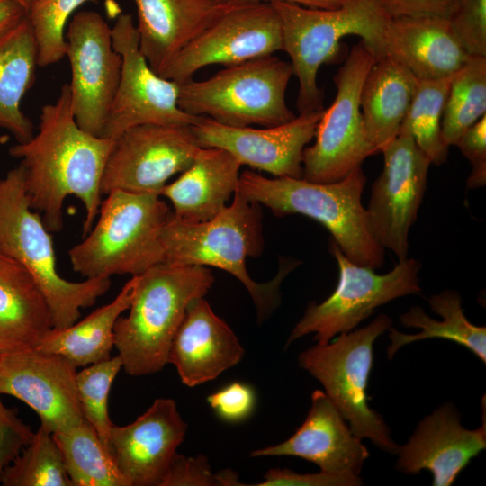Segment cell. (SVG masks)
<instances>
[{
    "label": "cell",
    "mask_w": 486,
    "mask_h": 486,
    "mask_svg": "<svg viewBox=\"0 0 486 486\" xmlns=\"http://www.w3.org/2000/svg\"><path fill=\"white\" fill-rule=\"evenodd\" d=\"M0 482L4 486H73L53 434L41 425L4 471Z\"/></svg>",
    "instance_id": "836d02e7"
},
{
    "label": "cell",
    "mask_w": 486,
    "mask_h": 486,
    "mask_svg": "<svg viewBox=\"0 0 486 486\" xmlns=\"http://www.w3.org/2000/svg\"><path fill=\"white\" fill-rule=\"evenodd\" d=\"M259 206L236 191L232 202L207 221L186 222L171 213L160 239L164 262L213 266L236 277L249 292L262 320L277 307L282 281L301 262L285 260L275 277L266 283L250 277L246 259L258 256L264 247Z\"/></svg>",
    "instance_id": "7a4b0ae2"
},
{
    "label": "cell",
    "mask_w": 486,
    "mask_h": 486,
    "mask_svg": "<svg viewBox=\"0 0 486 486\" xmlns=\"http://www.w3.org/2000/svg\"><path fill=\"white\" fill-rule=\"evenodd\" d=\"M365 183L361 166L333 183L267 178L245 170L239 175L237 192L276 216L301 214L315 220L352 262L375 270L384 264L385 249L374 238L362 203Z\"/></svg>",
    "instance_id": "3957f363"
},
{
    "label": "cell",
    "mask_w": 486,
    "mask_h": 486,
    "mask_svg": "<svg viewBox=\"0 0 486 486\" xmlns=\"http://www.w3.org/2000/svg\"><path fill=\"white\" fill-rule=\"evenodd\" d=\"M360 475L335 474L320 471L317 473H297L289 469H270L257 486H358Z\"/></svg>",
    "instance_id": "b9f144b4"
},
{
    "label": "cell",
    "mask_w": 486,
    "mask_h": 486,
    "mask_svg": "<svg viewBox=\"0 0 486 486\" xmlns=\"http://www.w3.org/2000/svg\"><path fill=\"white\" fill-rule=\"evenodd\" d=\"M418 80L394 56L375 60L360 94L365 136L377 153L399 134Z\"/></svg>",
    "instance_id": "4316f807"
},
{
    "label": "cell",
    "mask_w": 486,
    "mask_h": 486,
    "mask_svg": "<svg viewBox=\"0 0 486 486\" xmlns=\"http://www.w3.org/2000/svg\"><path fill=\"white\" fill-rule=\"evenodd\" d=\"M113 140L95 136L76 122L69 85L58 99L40 111L39 131L9 148L21 159L30 206L41 215L50 232L63 229V204L68 196L84 205L83 237L93 228L102 203V180Z\"/></svg>",
    "instance_id": "6da1fadb"
},
{
    "label": "cell",
    "mask_w": 486,
    "mask_h": 486,
    "mask_svg": "<svg viewBox=\"0 0 486 486\" xmlns=\"http://www.w3.org/2000/svg\"><path fill=\"white\" fill-rule=\"evenodd\" d=\"M330 253L337 260L339 278L335 291L322 302H310L292 328L288 346L303 336L314 333L319 344H327L336 335L353 330L376 308L394 299L419 294V261L406 258L388 273L379 274L352 262L332 239Z\"/></svg>",
    "instance_id": "30bf717a"
},
{
    "label": "cell",
    "mask_w": 486,
    "mask_h": 486,
    "mask_svg": "<svg viewBox=\"0 0 486 486\" xmlns=\"http://www.w3.org/2000/svg\"><path fill=\"white\" fill-rule=\"evenodd\" d=\"M297 456L335 474L360 475L369 451L351 431L327 394L316 390L303 423L285 441L256 449L250 456Z\"/></svg>",
    "instance_id": "44dd1931"
},
{
    "label": "cell",
    "mask_w": 486,
    "mask_h": 486,
    "mask_svg": "<svg viewBox=\"0 0 486 486\" xmlns=\"http://www.w3.org/2000/svg\"><path fill=\"white\" fill-rule=\"evenodd\" d=\"M37 46L26 16L0 40V128L24 142L34 135L32 122L21 108L22 99L33 86Z\"/></svg>",
    "instance_id": "f1b7e54d"
},
{
    "label": "cell",
    "mask_w": 486,
    "mask_h": 486,
    "mask_svg": "<svg viewBox=\"0 0 486 486\" xmlns=\"http://www.w3.org/2000/svg\"><path fill=\"white\" fill-rule=\"evenodd\" d=\"M140 50L159 76L180 50L215 20L230 2L134 0Z\"/></svg>",
    "instance_id": "cb8c5ba5"
},
{
    "label": "cell",
    "mask_w": 486,
    "mask_h": 486,
    "mask_svg": "<svg viewBox=\"0 0 486 486\" xmlns=\"http://www.w3.org/2000/svg\"><path fill=\"white\" fill-rule=\"evenodd\" d=\"M392 323L389 316L380 314L361 328L339 334L332 343H318L302 351L298 364L323 385L356 437L368 438L381 450L396 454L399 445L382 416L369 407L367 396L374 344Z\"/></svg>",
    "instance_id": "9c48e42d"
},
{
    "label": "cell",
    "mask_w": 486,
    "mask_h": 486,
    "mask_svg": "<svg viewBox=\"0 0 486 486\" xmlns=\"http://www.w3.org/2000/svg\"><path fill=\"white\" fill-rule=\"evenodd\" d=\"M26 16V10L15 0H0V40Z\"/></svg>",
    "instance_id": "ee69618b"
},
{
    "label": "cell",
    "mask_w": 486,
    "mask_h": 486,
    "mask_svg": "<svg viewBox=\"0 0 486 486\" xmlns=\"http://www.w3.org/2000/svg\"><path fill=\"white\" fill-rule=\"evenodd\" d=\"M447 18L468 54L486 58V0H457Z\"/></svg>",
    "instance_id": "74e56055"
},
{
    "label": "cell",
    "mask_w": 486,
    "mask_h": 486,
    "mask_svg": "<svg viewBox=\"0 0 486 486\" xmlns=\"http://www.w3.org/2000/svg\"><path fill=\"white\" fill-rule=\"evenodd\" d=\"M51 328L49 305L32 276L0 253V355L36 347Z\"/></svg>",
    "instance_id": "484cf974"
},
{
    "label": "cell",
    "mask_w": 486,
    "mask_h": 486,
    "mask_svg": "<svg viewBox=\"0 0 486 486\" xmlns=\"http://www.w3.org/2000/svg\"><path fill=\"white\" fill-rule=\"evenodd\" d=\"M216 1L224 3V2H231V1H235V0H216Z\"/></svg>",
    "instance_id": "7dc6e473"
},
{
    "label": "cell",
    "mask_w": 486,
    "mask_h": 486,
    "mask_svg": "<svg viewBox=\"0 0 486 486\" xmlns=\"http://www.w3.org/2000/svg\"><path fill=\"white\" fill-rule=\"evenodd\" d=\"M138 275L132 276L109 303L96 309L81 321L63 328H51L36 348L62 356L76 368L111 357L114 346V325L130 308Z\"/></svg>",
    "instance_id": "83f0119b"
},
{
    "label": "cell",
    "mask_w": 486,
    "mask_h": 486,
    "mask_svg": "<svg viewBox=\"0 0 486 486\" xmlns=\"http://www.w3.org/2000/svg\"><path fill=\"white\" fill-rule=\"evenodd\" d=\"M15 1L18 2L26 10V12H28L32 4L36 0H15Z\"/></svg>",
    "instance_id": "bcb514c9"
},
{
    "label": "cell",
    "mask_w": 486,
    "mask_h": 486,
    "mask_svg": "<svg viewBox=\"0 0 486 486\" xmlns=\"http://www.w3.org/2000/svg\"><path fill=\"white\" fill-rule=\"evenodd\" d=\"M106 195L96 224L68 252L74 271L86 278L134 276L164 262L160 235L171 212L162 197L119 189Z\"/></svg>",
    "instance_id": "52a82bcc"
},
{
    "label": "cell",
    "mask_w": 486,
    "mask_h": 486,
    "mask_svg": "<svg viewBox=\"0 0 486 486\" xmlns=\"http://www.w3.org/2000/svg\"><path fill=\"white\" fill-rule=\"evenodd\" d=\"M269 3L279 16L283 50L289 55L293 75L298 78L300 113L323 109L318 72L338 55L344 37H361L376 59L387 54L384 33L392 16L384 0H344L334 9Z\"/></svg>",
    "instance_id": "5b68a950"
},
{
    "label": "cell",
    "mask_w": 486,
    "mask_h": 486,
    "mask_svg": "<svg viewBox=\"0 0 486 486\" xmlns=\"http://www.w3.org/2000/svg\"><path fill=\"white\" fill-rule=\"evenodd\" d=\"M323 109L301 112L290 122L256 129L230 127L200 116L191 125L201 148H219L238 162L274 177L302 178L303 151L315 138Z\"/></svg>",
    "instance_id": "e0dca14e"
},
{
    "label": "cell",
    "mask_w": 486,
    "mask_h": 486,
    "mask_svg": "<svg viewBox=\"0 0 486 486\" xmlns=\"http://www.w3.org/2000/svg\"><path fill=\"white\" fill-rule=\"evenodd\" d=\"M238 478L230 469L214 473L202 454L188 457L176 453L161 486H232L239 484Z\"/></svg>",
    "instance_id": "8d00e7d4"
},
{
    "label": "cell",
    "mask_w": 486,
    "mask_h": 486,
    "mask_svg": "<svg viewBox=\"0 0 486 486\" xmlns=\"http://www.w3.org/2000/svg\"><path fill=\"white\" fill-rule=\"evenodd\" d=\"M53 437L73 486H130L86 419Z\"/></svg>",
    "instance_id": "4dcf8cb0"
},
{
    "label": "cell",
    "mask_w": 486,
    "mask_h": 486,
    "mask_svg": "<svg viewBox=\"0 0 486 486\" xmlns=\"http://www.w3.org/2000/svg\"><path fill=\"white\" fill-rule=\"evenodd\" d=\"M76 374L68 360L36 347L0 355V394L30 406L52 434L85 419Z\"/></svg>",
    "instance_id": "ac0fdd59"
},
{
    "label": "cell",
    "mask_w": 486,
    "mask_h": 486,
    "mask_svg": "<svg viewBox=\"0 0 486 486\" xmlns=\"http://www.w3.org/2000/svg\"><path fill=\"white\" fill-rule=\"evenodd\" d=\"M482 400V423L476 429L463 427L453 403L446 402L426 416L409 441L399 446L396 469L407 474L428 470L433 475V486L453 484L470 461L486 448L484 396Z\"/></svg>",
    "instance_id": "d6986e66"
},
{
    "label": "cell",
    "mask_w": 486,
    "mask_h": 486,
    "mask_svg": "<svg viewBox=\"0 0 486 486\" xmlns=\"http://www.w3.org/2000/svg\"><path fill=\"white\" fill-rule=\"evenodd\" d=\"M102 194L122 190L159 194L166 182L194 160L200 146L191 125L143 124L113 140Z\"/></svg>",
    "instance_id": "5bb4252c"
},
{
    "label": "cell",
    "mask_w": 486,
    "mask_h": 486,
    "mask_svg": "<svg viewBox=\"0 0 486 486\" xmlns=\"http://www.w3.org/2000/svg\"><path fill=\"white\" fill-rule=\"evenodd\" d=\"M65 38L72 113L82 130L102 137L120 82L122 57L113 49L110 27L97 12L76 13Z\"/></svg>",
    "instance_id": "9a60e30c"
},
{
    "label": "cell",
    "mask_w": 486,
    "mask_h": 486,
    "mask_svg": "<svg viewBox=\"0 0 486 486\" xmlns=\"http://www.w3.org/2000/svg\"><path fill=\"white\" fill-rule=\"evenodd\" d=\"M187 425L173 399L159 398L130 424H112V458L130 486H161Z\"/></svg>",
    "instance_id": "ffe728a7"
},
{
    "label": "cell",
    "mask_w": 486,
    "mask_h": 486,
    "mask_svg": "<svg viewBox=\"0 0 486 486\" xmlns=\"http://www.w3.org/2000/svg\"><path fill=\"white\" fill-rule=\"evenodd\" d=\"M386 51L398 58L418 80L454 76L470 55L450 21L440 15L392 17L384 33Z\"/></svg>",
    "instance_id": "603a6c76"
},
{
    "label": "cell",
    "mask_w": 486,
    "mask_h": 486,
    "mask_svg": "<svg viewBox=\"0 0 486 486\" xmlns=\"http://www.w3.org/2000/svg\"><path fill=\"white\" fill-rule=\"evenodd\" d=\"M244 352L230 326L200 297L187 306L171 343L168 363L176 366L184 385L194 387L238 364Z\"/></svg>",
    "instance_id": "7402d4cb"
},
{
    "label": "cell",
    "mask_w": 486,
    "mask_h": 486,
    "mask_svg": "<svg viewBox=\"0 0 486 486\" xmlns=\"http://www.w3.org/2000/svg\"><path fill=\"white\" fill-rule=\"evenodd\" d=\"M454 76L433 80H418V86L400 132L410 135L431 164L446 161L448 148L441 136L445 104Z\"/></svg>",
    "instance_id": "d6a6232c"
},
{
    "label": "cell",
    "mask_w": 486,
    "mask_h": 486,
    "mask_svg": "<svg viewBox=\"0 0 486 486\" xmlns=\"http://www.w3.org/2000/svg\"><path fill=\"white\" fill-rule=\"evenodd\" d=\"M256 2H286L311 8L334 9L341 5L344 0H239Z\"/></svg>",
    "instance_id": "f6af8a7d"
},
{
    "label": "cell",
    "mask_w": 486,
    "mask_h": 486,
    "mask_svg": "<svg viewBox=\"0 0 486 486\" xmlns=\"http://www.w3.org/2000/svg\"><path fill=\"white\" fill-rule=\"evenodd\" d=\"M279 50L282 26L271 3L235 0L180 50L161 76L182 84L206 66H233Z\"/></svg>",
    "instance_id": "7c38bea8"
},
{
    "label": "cell",
    "mask_w": 486,
    "mask_h": 486,
    "mask_svg": "<svg viewBox=\"0 0 486 486\" xmlns=\"http://www.w3.org/2000/svg\"><path fill=\"white\" fill-rule=\"evenodd\" d=\"M95 0H36L27 12L37 46L40 67L58 63L66 56L65 26L71 14Z\"/></svg>",
    "instance_id": "d590c367"
},
{
    "label": "cell",
    "mask_w": 486,
    "mask_h": 486,
    "mask_svg": "<svg viewBox=\"0 0 486 486\" xmlns=\"http://www.w3.org/2000/svg\"><path fill=\"white\" fill-rule=\"evenodd\" d=\"M241 164L225 149L200 148L192 165L159 195L172 203L177 219L203 222L214 218L237 191Z\"/></svg>",
    "instance_id": "d4e9b609"
},
{
    "label": "cell",
    "mask_w": 486,
    "mask_h": 486,
    "mask_svg": "<svg viewBox=\"0 0 486 486\" xmlns=\"http://www.w3.org/2000/svg\"><path fill=\"white\" fill-rule=\"evenodd\" d=\"M214 283L202 266L158 263L138 275L129 314L114 325V346L124 371L152 374L168 364L171 343L189 303Z\"/></svg>",
    "instance_id": "277c9868"
},
{
    "label": "cell",
    "mask_w": 486,
    "mask_h": 486,
    "mask_svg": "<svg viewBox=\"0 0 486 486\" xmlns=\"http://www.w3.org/2000/svg\"><path fill=\"white\" fill-rule=\"evenodd\" d=\"M455 146L472 164L467 187L474 189L484 186L486 184V114L464 132Z\"/></svg>",
    "instance_id": "60d3db41"
},
{
    "label": "cell",
    "mask_w": 486,
    "mask_h": 486,
    "mask_svg": "<svg viewBox=\"0 0 486 486\" xmlns=\"http://www.w3.org/2000/svg\"><path fill=\"white\" fill-rule=\"evenodd\" d=\"M207 402L221 420L240 423L254 412L256 396L249 384L232 382L208 395Z\"/></svg>",
    "instance_id": "f35d334b"
},
{
    "label": "cell",
    "mask_w": 486,
    "mask_h": 486,
    "mask_svg": "<svg viewBox=\"0 0 486 486\" xmlns=\"http://www.w3.org/2000/svg\"><path fill=\"white\" fill-rule=\"evenodd\" d=\"M122 362L119 356L85 366L76 372V384L84 418L94 428L105 450L112 455L108 397Z\"/></svg>",
    "instance_id": "e575fe53"
},
{
    "label": "cell",
    "mask_w": 486,
    "mask_h": 486,
    "mask_svg": "<svg viewBox=\"0 0 486 486\" xmlns=\"http://www.w3.org/2000/svg\"><path fill=\"white\" fill-rule=\"evenodd\" d=\"M0 394V479L4 471L30 444L34 433L17 415L6 407Z\"/></svg>",
    "instance_id": "ab89813d"
},
{
    "label": "cell",
    "mask_w": 486,
    "mask_h": 486,
    "mask_svg": "<svg viewBox=\"0 0 486 486\" xmlns=\"http://www.w3.org/2000/svg\"><path fill=\"white\" fill-rule=\"evenodd\" d=\"M457 0H384L392 17L440 15L448 17Z\"/></svg>",
    "instance_id": "7bdbcfd3"
},
{
    "label": "cell",
    "mask_w": 486,
    "mask_h": 486,
    "mask_svg": "<svg viewBox=\"0 0 486 486\" xmlns=\"http://www.w3.org/2000/svg\"><path fill=\"white\" fill-rule=\"evenodd\" d=\"M431 310L442 320L429 317L421 307L414 306L400 316L401 324L407 328H417V334L401 333L390 328L391 344L387 347V357L392 359L403 346L428 338H443L455 342L473 353L486 363V328L471 323L462 308V299L458 292L445 290L428 299Z\"/></svg>",
    "instance_id": "f546056e"
},
{
    "label": "cell",
    "mask_w": 486,
    "mask_h": 486,
    "mask_svg": "<svg viewBox=\"0 0 486 486\" xmlns=\"http://www.w3.org/2000/svg\"><path fill=\"white\" fill-rule=\"evenodd\" d=\"M0 253L23 266L49 305L52 328L76 322L111 286L110 278L71 282L59 275L53 241L41 215L30 206L20 164L0 179Z\"/></svg>",
    "instance_id": "8992f818"
},
{
    "label": "cell",
    "mask_w": 486,
    "mask_h": 486,
    "mask_svg": "<svg viewBox=\"0 0 486 486\" xmlns=\"http://www.w3.org/2000/svg\"><path fill=\"white\" fill-rule=\"evenodd\" d=\"M111 34L122 63L102 137L115 140L127 130L143 124L193 125L199 117L180 109L179 84L157 74L140 51L132 16L120 14Z\"/></svg>",
    "instance_id": "4fadbf2b"
},
{
    "label": "cell",
    "mask_w": 486,
    "mask_h": 486,
    "mask_svg": "<svg viewBox=\"0 0 486 486\" xmlns=\"http://www.w3.org/2000/svg\"><path fill=\"white\" fill-rule=\"evenodd\" d=\"M292 76L291 63L276 56L253 58L205 80L179 84L178 105L230 127L281 125L295 117L285 99Z\"/></svg>",
    "instance_id": "ba28073f"
},
{
    "label": "cell",
    "mask_w": 486,
    "mask_h": 486,
    "mask_svg": "<svg viewBox=\"0 0 486 486\" xmlns=\"http://www.w3.org/2000/svg\"><path fill=\"white\" fill-rule=\"evenodd\" d=\"M486 114V58L470 56L454 75L444 108L441 136L455 145L464 132Z\"/></svg>",
    "instance_id": "1f68e13d"
},
{
    "label": "cell",
    "mask_w": 486,
    "mask_h": 486,
    "mask_svg": "<svg viewBox=\"0 0 486 486\" xmlns=\"http://www.w3.org/2000/svg\"><path fill=\"white\" fill-rule=\"evenodd\" d=\"M384 166L366 208L376 241L399 261L408 256L409 232L422 202L431 161L404 132L382 150Z\"/></svg>",
    "instance_id": "2e32d148"
},
{
    "label": "cell",
    "mask_w": 486,
    "mask_h": 486,
    "mask_svg": "<svg viewBox=\"0 0 486 486\" xmlns=\"http://www.w3.org/2000/svg\"><path fill=\"white\" fill-rule=\"evenodd\" d=\"M376 58L361 40L350 50L334 77L337 87L332 104L324 109L316 140L303 151L302 178L333 183L345 178L374 154L368 141L360 107L364 81Z\"/></svg>",
    "instance_id": "8fae6325"
}]
</instances>
